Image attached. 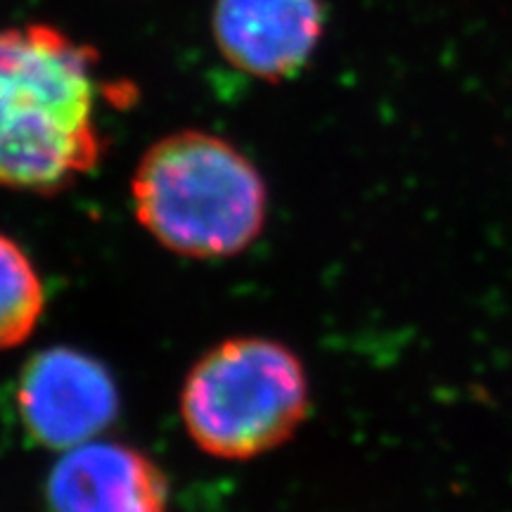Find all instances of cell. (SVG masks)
Instances as JSON below:
<instances>
[{
	"mask_svg": "<svg viewBox=\"0 0 512 512\" xmlns=\"http://www.w3.org/2000/svg\"><path fill=\"white\" fill-rule=\"evenodd\" d=\"M46 309V287L34 261L0 233V351L19 347L34 335Z\"/></svg>",
	"mask_w": 512,
	"mask_h": 512,
	"instance_id": "52a82bcc",
	"label": "cell"
},
{
	"mask_svg": "<svg viewBox=\"0 0 512 512\" xmlns=\"http://www.w3.org/2000/svg\"><path fill=\"white\" fill-rule=\"evenodd\" d=\"M50 512H169L164 470L121 441H88L64 451L46 482Z\"/></svg>",
	"mask_w": 512,
	"mask_h": 512,
	"instance_id": "8992f818",
	"label": "cell"
},
{
	"mask_svg": "<svg viewBox=\"0 0 512 512\" xmlns=\"http://www.w3.org/2000/svg\"><path fill=\"white\" fill-rule=\"evenodd\" d=\"M309 408L302 358L268 337L223 339L197 358L181 389L185 432L221 460L275 451L297 434Z\"/></svg>",
	"mask_w": 512,
	"mask_h": 512,
	"instance_id": "3957f363",
	"label": "cell"
},
{
	"mask_svg": "<svg viewBox=\"0 0 512 512\" xmlns=\"http://www.w3.org/2000/svg\"><path fill=\"white\" fill-rule=\"evenodd\" d=\"M136 219L169 252L228 259L266 226L268 188L240 147L200 128L147 147L131 178Z\"/></svg>",
	"mask_w": 512,
	"mask_h": 512,
	"instance_id": "7a4b0ae2",
	"label": "cell"
},
{
	"mask_svg": "<svg viewBox=\"0 0 512 512\" xmlns=\"http://www.w3.org/2000/svg\"><path fill=\"white\" fill-rule=\"evenodd\" d=\"M323 0H214L211 36L223 60L259 81L294 79L325 36Z\"/></svg>",
	"mask_w": 512,
	"mask_h": 512,
	"instance_id": "5b68a950",
	"label": "cell"
},
{
	"mask_svg": "<svg viewBox=\"0 0 512 512\" xmlns=\"http://www.w3.org/2000/svg\"><path fill=\"white\" fill-rule=\"evenodd\" d=\"M15 399L29 437L60 453L95 441L119 415V389L110 370L72 347L31 358L19 373Z\"/></svg>",
	"mask_w": 512,
	"mask_h": 512,
	"instance_id": "277c9868",
	"label": "cell"
},
{
	"mask_svg": "<svg viewBox=\"0 0 512 512\" xmlns=\"http://www.w3.org/2000/svg\"><path fill=\"white\" fill-rule=\"evenodd\" d=\"M98 53L48 22L0 27V188L55 195L105 155Z\"/></svg>",
	"mask_w": 512,
	"mask_h": 512,
	"instance_id": "6da1fadb",
	"label": "cell"
}]
</instances>
